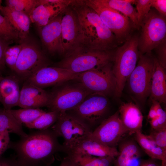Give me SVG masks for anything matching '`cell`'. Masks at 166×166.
Instances as JSON below:
<instances>
[{
  "label": "cell",
  "mask_w": 166,
  "mask_h": 166,
  "mask_svg": "<svg viewBox=\"0 0 166 166\" xmlns=\"http://www.w3.org/2000/svg\"><path fill=\"white\" fill-rule=\"evenodd\" d=\"M140 147L132 139L121 141L119 143L118 154L115 158L113 166H131L133 161L141 155Z\"/></svg>",
  "instance_id": "cell-24"
},
{
  "label": "cell",
  "mask_w": 166,
  "mask_h": 166,
  "mask_svg": "<svg viewBox=\"0 0 166 166\" xmlns=\"http://www.w3.org/2000/svg\"><path fill=\"white\" fill-rule=\"evenodd\" d=\"M149 122L152 130H158L161 128L156 118L149 120Z\"/></svg>",
  "instance_id": "cell-44"
},
{
  "label": "cell",
  "mask_w": 166,
  "mask_h": 166,
  "mask_svg": "<svg viewBox=\"0 0 166 166\" xmlns=\"http://www.w3.org/2000/svg\"><path fill=\"white\" fill-rule=\"evenodd\" d=\"M50 94L43 88L26 81L20 90L18 106L22 108H40L48 107Z\"/></svg>",
  "instance_id": "cell-17"
},
{
  "label": "cell",
  "mask_w": 166,
  "mask_h": 166,
  "mask_svg": "<svg viewBox=\"0 0 166 166\" xmlns=\"http://www.w3.org/2000/svg\"><path fill=\"white\" fill-rule=\"evenodd\" d=\"M90 94L78 82L76 83L65 84L50 94L48 107L50 111L59 113L67 112L77 107Z\"/></svg>",
  "instance_id": "cell-12"
},
{
  "label": "cell",
  "mask_w": 166,
  "mask_h": 166,
  "mask_svg": "<svg viewBox=\"0 0 166 166\" xmlns=\"http://www.w3.org/2000/svg\"><path fill=\"white\" fill-rule=\"evenodd\" d=\"M157 113L155 108L154 105L152 103L148 115V119L149 121L156 118Z\"/></svg>",
  "instance_id": "cell-42"
},
{
  "label": "cell",
  "mask_w": 166,
  "mask_h": 166,
  "mask_svg": "<svg viewBox=\"0 0 166 166\" xmlns=\"http://www.w3.org/2000/svg\"><path fill=\"white\" fill-rule=\"evenodd\" d=\"M66 154L72 166H113L115 158L71 153Z\"/></svg>",
  "instance_id": "cell-27"
},
{
  "label": "cell",
  "mask_w": 166,
  "mask_h": 166,
  "mask_svg": "<svg viewBox=\"0 0 166 166\" xmlns=\"http://www.w3.org/2000/svg\"><path fill=\"white\" fill-rule=\"evenodd\" d=\"M148 136L157 145L166 151V127L152 130Z\"/></svg>",
  "instance_id": "cell-35"
},
{
  "label": "cell",
  "mask_w": 166,
  "mask_h": 166,
  "mask_svg": "<svg viewBox=\"0 0 166 166\" xmlns=\"http://www.w3.org/2000/svg\"><path fill=\"white\" fill-rule=\"evenodd\" d=\"M138 25L140 28L142 22L151 10V0H135Z\"/></svg>",
  "instance_id": "cell-34"
},
{
  "label": "cell",
  "mask_w": 166,
  "mask_h": 166,
  "mask_svg": "<svg viewBox=\"0 0 166 166\" xmlns=\"http://www.w3.org/2000/svg\"><path fill=\"white\" fill-rule=\"evenodd\" d=\"M139 37L138 48L140 54L151 52L166 37V17L151 9L143 20Z\"/></svg>",
  "instance_id": "cell-6"
},
{
  "label": "cell",
  "mask_w": 166,
  "mask_h": 166,
  "mask_svg": "<svg viewBox=\"0 0 166 166\" xmlns=\"http://www.w3.org/2000/svg\"><path fill=\"white\" fill-rule=\"evenodd\" d=\"M15 119L20 124L25 125L34 121L46 112L40 108H22L10 109Z\"/></svg>",
  "instance_id": "cell-29"
},
{
  "label": "cell",
  "mask_w": 166,
  "mask_h": 166,
  "mask_svg": "<svg viewBox=\"0 0 166 166\" xmlns=\"http://www.w3.org/2000/svg\"><path fill=\"white\" fill-rule=\"evenodd\" d=\"M91 94L107 96L114 93L115 81L111 62L80 73L76 80Z\"/></svg>",
  "instance_id": "cell-10"
},
{
  "label": "cell",
  "mask_w": 166,
  "mask_h": 166,
  "mask_svg": "<svg viewBox=\"0 0 166 166\" xmlns=\"http://www.w3.org/2000/svg\"><path fill=\"white\" fill-rule=\"evenodd\" d=\"M139 36H131L117 48L114 54L112 71L115 81L114 95L120 97L127 80L136 67L140 53L138 48Z\"/></svg>",
  "instance_id": "cell-3"
},
{
  "label": "cell",
  "mask_w": 166,
  "mask_h": 166,
  "mask_svg": "<svg viewBox=\"0 0 166 166\" xmlns=\"http://www.w3.org/2000/svg\"><path fill=\"white\" fill-rule=\"evenodd\" d=\"M70 153L96 157L111 156L115 158L118 154V150L116 148L106 146L90 135L80 142L67 153Z\"/></svg>",
  "instance_id": "cell-20"
},
{
  "label": "cell",
  "mask_w": 166,
  "mask_h": 166,
  "mask_svg": "<svg viewBox=\"0 0 166 166\" xmlns=\"http://www.w3.org/2000/svg\"><path fill=\"white\" fill-rule=\"evenodd\" d=\"M127 134L117 111L103 120L90 136L106 146L116 148Z\"/></svg>",
  "instance_id": "cell-14"
},
{
  "label": "cell",
  "mask_w": 166,
  "mask_h": 166,
  "mask_svg": "<svg viewBox=\"0 0 166 166\" xmlns=\"http://www.w3.org/2000/svg\"><path fill=\"white\" fill-rule=\"evenodd\" d=\"M97 3L119 12L130 19L133 27L138 30V25L136 10L132 5L135 0H94Z\"/></svg>",
  "instance_id": "cell-25"
},
{
  "label": "cell",
  "mask_w": 166,
  "mask_h": 166,
  "mask_svg": "<svg viewBox=\"0 0 166 166\" xmlns=\"http://www.w3.org/2000/svg\"><path fill=\"white\" fill-rule=\"evenodd\" d=\"M20 79L16 75L2 77L0 80V102L4 109L10 110L18 106L20 93Z\"/></svg>",
  "instance_id": "cell-21"
},
{
  "label": "cell",
  "mask_w": 166,
  "mask_h": 166,
  "mask_svg": "<svg viewBox=\"0 0 166 166\" xmlns=\"http://www.w3.org/2000/svg\"><path fill=\"white\" fill-rule=\"evenodd\" d=\"M10 142L9 133L8 132H0V157L9 148Z\"/></svg>",
  "instance_id": "cell-38"
},
{
  "label": "cell",
  "mask_w": 166,
  "mask_h": 166,
  "mask_svg": "<svg viewBox=\"0 0 166 166\" xmlns=\"http://www.w3.org/2000/svg\"><path fill=\"white\" fill-rule=\"evenodd\" d=\"M151 7L154 8L160 14L166 17V0H151Z\"/></svg>",
  "instance_id": "cell-39"
},
{
  "label": "cell",
  "mask_w": 166,
  "mask_h": 166,
  "mask_svg": "<svg viewBox=\"0 0 166 166\" xmlns=\"http://www.w3.org/2000/svg\"><path fill=\"white\" fill-rule=\"evenodd\" d=\"M7 131L21 137L27 135L24 131L22 124L14 117L10 110L0 109V132Z\"/></svg>",
  "instance_id": "cell-28"
},
{
  "label": "cell",
  "mask_w": 166,
  "mask_h": 166,
  "mask_svg": "<svg viewBox=\"0 0 166 166\" xmlns=\"http://www.w3.org/2000/svg\"><path fill=\"white\" fill-rule=\"evenodd\" d=\"M62 14L46 25L40 27L39 34L42 43L51 54L63 55L61 34Z\"/></svg>",
  "instance_id": "cell-18"
},
{
  "label": "cell",
  "mask_w": 166,
  "mask_h": 166,
  "mask_svg": "<svg viewBox=\"0 0 166 166\" xmlns=\"http://www.w3.org/2000/svg\"><path fill=\"white\" fill-rule=\"evenodd\" d=\"M114 54L110 51H104L82 47L57 63L55 67L81 73L101 67L111 63Z\"/></svg>",
  "instance_id": "cell-5"
},
{
  "label": "cell",
  "mask_w": 166,
  "mask_h": 166,
  "mask_svg": "<svg viewBox=\"0 0 166 166\" xmlns=\"http://www.w3.org/2000/svg\"><path fill=\"white\" fill-rule=\"evenodd\" d=\"M22 49L13 71L20 79L26 80L39 70L48 66L46 58L35 43L28 38L21 40Z\"/></svg>",
  "instance_id": "cell-9"
},
{
  "label": "cell",
  "mask_w": 166,
  "mask_h": 166,
  "mask_svg": "<svg viewBox=\"0 0 166 166\" xmlns=\"http://www.w3.org/2000/svg\"><path fill=\"white\" fill-rule=\"evenodd\" d=\"M58 137L50 128L38 130L10 141L9 148L14 151L20 166H52L58 152L66 153Z\"/></svg>",
  "instance_id": "cell-1"
},
{
  "label": "cell",
  "mask_w": 166,
  "mask_h": 166,
  "mask_svg": "<svg viewBox=\"0 0 166 166\" xmlns=\"http://www.w3.org/2000/svg\"><path fill=\"white\" fill-rule=\"evenodd\" d=\"M84 1L87 6L97 13L113 34L118 44L124 43L131 37L132 28L133 26L128 17L118 11L97 3L94 0Z\"/></svg>",
  "instance_id": "cell-11"
},
{
  "label": "cell",
  "mask_w": 166,
  "mask_h": 166,
  "mask_svg": "<svg viewBox=\"0 0 166 166\" xmlns=\"http://www.w3.org/2000/svg\"><path fill=\"white\" fill-rule=\"evenodd\" d=\"M165 69L155 57L149 97L151 101H156L160 104L166 102Z\"/></svg>",
  "instance_id": "cell-22"
},
{
  "label": "cell",
  "mask_w": 166,
  "mask_h": 166,
  "mask_svg": "<svg viewBox=\"0 0 166 166\" xmlns=\"http://www.w3.org/2000/svg\"><path fill=\"white\" fill-rule=\"evenodd\" d=\"M79 74L64 68L48 66L41 69L26 81L43 89L76 80Z\"/></svg>",
  "instance_id": "cell-15"
},
{
  "label": "cell",
  "mask_w": 166,
  "mask_h": 166,
  "mask_svg": "<svg viewBox=\"0 0 166 166\" xmlns=\"http://www.w3.org/2000/svg\"><path fill=\"white\" fill-rule=\"evenodd\" d=\"M6 6L30 16L40 5L39 0H6Z\"/></svg>",
  "instance_id": "cell-32"
},
{
  "label": "cell",
  "mask_w": 166,
  "mask_h": 166,
  "mask_svg": "<svg viewBox=\"0 0 166 166\" xmlns=\"http://www.w3.org/2000/svg\"><path fill=\"white\" fill-rule=\"evenodd\" d=\"M73 0H39L37 6L29 16L31 22L39 27L45 26L61 15Z\"/></svg>",
  "instance_id": "cell-16"
},
{
  "label": "cell",
  "mask_w": 166,
  "mask_h": 166,
  "mask_svg": "<svg viewBox=\"0 0 166 166\" xmlns=\"http://www.w3.org/2000/svg\"><path fill=\"white\" fill-rule=\"evenodd\" d=\"M155 49L157 54L156 58L160 64L166 68V39L164 40Z\"/></svg>",
  "instance_id": "cell-36"
},
{
  "label": "cell",
  "mask_w": 166,
  "mask_h": 166,
  "mask_svg": "<svg viewBox=\"0 0 166 166\" xmlns=\"http://www.w3.org/2000/svg\"><path fill=\"white\" fill-rule=\"evenodd\" d=\"M157 113L156 119L161 128L166 127V113L162 108L160 103L157 101H152Z\"/></svg>",
  "instance_id": "cell-37"
},
{
  "label": "cell",
  "mask_w": 166,
  "mask_h": 166,
  "mask_svg": "<svg viewBox=\"0 0 166 166\" xmlns=\"http://www.w3.org/2000/svg\"><path fill=\"white\" fill-rule=\"evenodd\" d=\"M0 12L7 18L18 32L21 40L28 37L31 22L29 16L6 6H2L0 7Z\"/></svg>",
  "instance_id": "cell-23"
},
{
  "label": "cell",
  "mask_w": 166,
  "mask_h": 166,
  "mask_svg": "<svg viewBox=\"0 0 166 166\" xmlns=\"http://www.w3.org/2000/svg\"><path fill=\"white\" fill-rule=\"evenodd\" d=\"M59 114L56 111L45 112L34 121L25 125L28 128L38 130L48 129L56 122Z\"/></svg>",
  "instance_id": "cell-30"
},
{
  "label": "cell",
  "mask_w": 166,
  "mask_h": 166,
  "mask_svg": "<svg viewBox=\"0 0 166 166\" xmlns=\"http://www.w3.org/2000/svg\"><path fill=\"white\" fill-rule=\"evenodd\" d=\"M77 16L82 47L109 51L117 47L116 38L93 9L83 0H73L70 5Z\"/></svg>",
  "instance_id": "cell-2"
},
{
  "label": "cell",
  "mask_w": 166,
  "mask_h": 166,
  "mask_svg": "<svg viewBox=\"0 0 166 166\" xmlns=\"http://www.w3.org/2000/svg\"><path fill=\"white\" fill-rule=\"evenodd\" d=\"M50 128L58 137L63 138L62 145L66 154L92 132L82 122L66 112L59 113L57 120Z\"/></svg>",
  "instance_id": "cell-7"
},
{
  "label": "cell",
  "mask_w": 166,
  "mask_h": 166,
  "mask_svg": "<svg viewBox=\"0 0 166 166\" xmlns=\"http://www.w3.org/2000/svg\"><path fill=\"white\" fill-rule=\"evenodd\" d=\"M153 159L145 160L142 162L140 166H161Z\"/></svg>",
  "instance_id": "cell-43"
},
{
  "label": "cell",
  "mask_w": 166,
  "mask_h": 166,
  "mask_svg": "<svg viewBox=\"0 0 166 166\" xmlns=\"http://www.w3.org/2000/svg\"><path fill=\"white\" fill-rule=\"evenodd\" d=\"M10 44L0 37V71L3 70L5 68L4 53L6 49Z\"/></svg>",
  "instance_id": "cell-40"
},
{
  "label": "cell",
  "mask_w": 166,
  "mask_h": 166,
  "mask_svg": "<svg viewBox=\"0 0 166 166\" xmlns=\"http://www.w3.org/2000/svg\"><path fill=\"white\" fill-rule=\"evenodd\" d=\"M22 46V43L20 41L18 44L8 46L5 51L4 58L5 65L13 71Z\"/></svg>",
  "instance_id": "cell-33"
},
{
  "label": "cell",
  "mask_w": 166,
  "mask_h": 166,
  "mask_svg": "<svg viewBox=\"0 0 166 166\" xmlns=\"http://www.w3.org/2000/svg\"><path fill=\"white\" fill-rule=\"evenodd\" d=\"M3 77H2L0 75V80L2 79Z\"/></svg>",
  "instance_id": "cell-47"
},
{
  "label": "cell",
  "mask_w": 166,
  "mask_h": 166,
  "mask_svg": "<svg viewBox=\"0 0 166 166\" xmlns=\"http://www.w3.org/2000/svg\"><path fill=\"white\" fill-rule=\"evenodd\" d=\"M2 2V1L1 0H0V7L2 6L1 5Z\"/></svg>",
  "instance_id": "cell-46"
},
{
  "label": "cell",
  "mask_w": 166,
  "mask_h": 166,
  "mask_svg": "<svg viewBox=\"0 0 166 166\" xmlns=\"http://www.w3.org/2000/svg\"><path fill=\"white\" fill-rule=\"evenodd\" d=\"M154 59L151 52L140 54L138 63L127 81L130 96L139 107L144 105L150 95Z\"/></svg>",
  "instance_id": "cell-4"
},
{
  "label": "cell",
  "mask_w": 166,
  "mask_h": 166,
  "mask_svg": "<svg viewBox=\"0 0 166 166\" xmlns=\"http://www.w3.org/2000/svg\"><path fill=\"white\" fill-rule=\"evenodd\" d=\"M0 37L10 44L14 42L19 43L21 40L18 32L7 18L0 14Z\"/></svg>",
  "instance_id": "cell-31"
},
{
  "label": "cell",
  "mask_w": 166,
  "mask_h": 166,
  "mask_svg": "<svg viewBox=\"0 0 166 166\" xmlns=\"http://www.w3.org/2000/svg\"><path fill=\"white\" fill-rule=\"evenodd\" d=\"M59 166H72L71 162L66 156L61 160Z\"/></svg>",
  "instance_id": "cell-45"
},
{
  "label": "cell",
  "mask_w": 166,
  "mask_h": 166,
  "mask_svg": "<svg viewBox=\"0 0 166 166\" xmlns=\"http://www.w3.org/2000/svg\"><path fill=\"white\" fill-rule=\"evenodd\" d=\"M109 109L106 96L90 94L77 107L66 112L82 122L92 132L105 119Z\"/></svg>",
  "instance_id": "cell-8"
},
{
  "label": "cell",
  "mask_w": 166,
  "mask_h": 166,
  "mask_svg": "<svg viewBox=\"0 0 166 166\" xmlns=\"http://www.w3.org/2000/svg\"><path fill=\"white\" fill-rule=\"evenodd\" d=\"M61 39L64 57L82 47L81 27L77 14L70 5L62 14Z\"/></svg>",
  "instance_id": "cell-13"
},
{
  "label": "cell",
  "mask_w": 166,
  "mask_h": 166,
  "mask_svg": "<svg viewBox=\"0 0 166 166\" xmlns=\"http://www.w3.org/2000/svg\"><path fill=\"white\" fill-rule=\"evenodd\" d=\"M134 134L136 142L144 151L152 159L161 160V166H166V151L141 131H137Z\"/></svg>",
  "instance_id": "cell-26"
},
{
  "label": "cell",
  "mask_w": 166,
  "mask_h": 166,
  "mask_svg": "<svg viewBox=\"0 0 166 166\" xmlns=\"http://www.w3.org/2000/svg\"><path fill=\"white\" fill-rule=\"evenodd\" d=\"M0 166H20L15 156L12 158L0 157Z\"/></svg>",
  "instance_id": "cell-41"
},
{
  "label": "cell",
  "mask_w": 166,
  "mask_h": 166,
  "mask_svg": "<svg viewBox=\"0 0 166 166\" xmlns=\"http://www.w3.org/2000/svg\"><path fill=\"white\" fill-rule=\"evenodd\" d=\"M122 124L131 135L141 131L143 117L139 107L132 102L123 103L118 110Z\"/></svg>",
  "instance_id": "cell-19"
}]
</instances>
